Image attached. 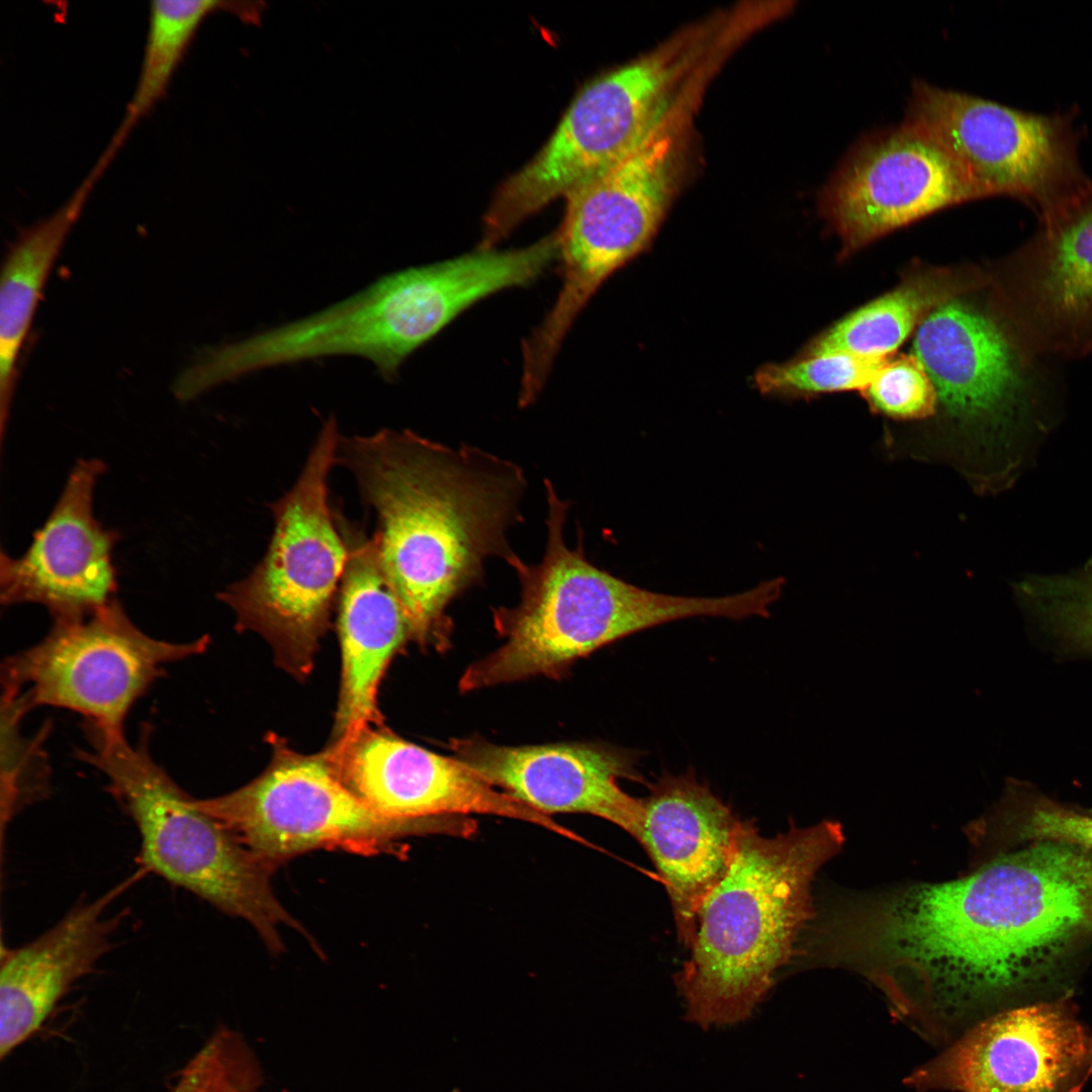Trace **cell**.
Returning <instances> with one entry per match:
<instances>
[{
	"mask_svg": "<svg viewBox=\"0 0 1092 1092\" xmlns=\"http://www.w3.org/2000/svg\"><path fill=\"white\" fill-rule=\"evenodd\" d=\"M336 462L375 512L385 575L423 646H447L449 604L480 582L487 558L516 553L527 481L516 463L477 447L452 448L402 430L340 437Z\"/></svg>",
	"mask_w": 1092,
	"mask_h": 1092,
	"instance_id": "6da1fadb",
	"label": "cell"
},
{
	"mask_svg": "<svg viewBox=\"0 0 1092 1092\" xmlns=\"http://www.w3.org/2000/svg\"><path fill=\"white\" fill-rule=\"evenodd\" d=\"M840 823L791 825L774 837L742 821L730 864L697 913L675 977L686 1018L703 1028L749 1018L815 917L812 885L842 847Z\"/></svg>",
	"mask_w": 1092,
	"mask_h": 1092,
	"instance_id": "7a4b0ae2",
	"label": "cell"
},
{
	"mask_svg": "<svg viewBox=\"0 0 1092 1092\" xmlns=\"http://www.w3.org/2000/svg\"><path fill=\"white\" fill-rule=\"evenodd\" d=\"M547 544L540 562L515 554L507 563L521 586L517 606L492 610L500 647L470 664L461 692H471L535 675L557 677L577 658L630 634L670 621L712 616L728 618L724 596L696 598L641 588L594 565L581 534L575 548L564 542L569 503L544 481Z\"/></svg>",
	"mask_w": 1092,
	"mask_h": 1092,
	"instance_id": "3957f363",
	"label": "cell"
},
{
	"mask_svg": "<svg viewBox=\"0 0 1092 1092\" xmlns=\"http://www.w3.org/2000/svg\"><path fill=\"white\" fill-rule=\"evenodd\" d=\"M89 748L78 758L98 769L106 789L133 822L138 861L148 873L252 924L267 946L282 950V925L302 931L270 886L274 867L202 811L154 759L146 725L139 742L84 725Z\"/></svg>",
	"mask_w": 1092,
	"mask_h": 1092,
	"instance_id": "277c9868",
	"label": "cell"
},
{
	"mask_svg": "<svg viewBox=\"0 0 1092 1092\" xmlns=\"http://www.w3.org/2000/svg\"><path fill=\"white\" fill-rule=\"evenodd\" d=\"M484 295L483 276L466 257L408 268L313 314L207 348L190 376L206 391L264 368L353 355L394 380L413 352Z\"/></svg>",
	"mask_w": 1092,
	"mask_h": 1092,
	"instance_id": "5b68a950",
	"label": "cell"
},
{
	"mask_svg": "<svg viewBox=\"0 0 1092 1092\" xmlns=\"http://www.w3.org/2000/svg\"><path fill=\"white\" fill-rule=\"evenodd\" d=\"M339 440L330 417L294 485L270 505L274 530L265 555L248 576L218 594L238 628L261 634L276 663L297 678L311 670L349 557L328 496Z\"/></svg>",
	"mask_w": 1092,
	"mask_h": 1092,
	"instance_id": "8992f818",
	"label": "cell"
},
{
	"mask_svg": "<svg viewBox=\"0 0 1092 1092\" xmlns=\"http://www.w3.org/2000/svg\"><path fill=\"white\" fill-rule=\"evenodd\" d=\"M695 100L681 94L626 158L566 197L557 231L562 284L551 309L525 340L534 360L553 362L597 289L655 235L674 193L679 143Z\"/></svg>",
	"mask_w": 1092,
	"mask_h": 1092,
	"instance_id": "52a82bcc",
	"label": "cell"
},
{
	"mask_svg": "<svg viewBox=\"0 0 1092 1092\" xmlns=\"http://www.w3.org/2000/svg\"><path fill=\"white\" fill-rule=\"evenodd\" d=\"M208 639L174 642L141 630L117 600L75 620L55 621L48 635L6 658L2 692L30 711L66 709L84 724L123 733L133 705L169 664L200 654Z\"/></svg>",
	"mask_w": 1092,
	"mask_h": 1092,
	"instance_id": "ba28073f",
	"label": "cell"
},
{
	"mask_svg": "<svg viewBox=\"0 0 1092 1092\" xmlns=\"http://www.w3.org/2000/svg\"><path fill=\"white\" fill-rule=\"evenodd\" d=\"M937 144L980 198L1009 195L1048 212L1086 192L1077 136L1061 115L1014 109L915 81L902 122Z\"/></svg>",
	"mask_w": 1092,
	"mask_h": 1092,
	"instance_id": "9c48e42d",
	"label": "cell"
},
{
	"mask_svg": "<svg viewBox=\"0 0 1092 1092\" xmlns=\"http://www.w3.org/2000/svg\"><path fill=\"white\" fill-rule=\"evenodd\" d=\"M273 757L250 784L197 806L274 867L323 847L382 849L406 834L444 827L439 821L400 822L382 817L340 779L328 752L301 754L273 738Z\"/></svg>",
	"mask_w": 1092,
	"mask_h": 1092,
	"instance_id": "30bf717a",
	"label": "cell"
},
{
	"mask_svg": "<svg viewBox=\"0 0 1092 1092\" xmlns=\"http://www.w3.org/2000/svg\"><path fill=\"white\" fill-rule=\"evenodd\" d=\"M654 102L646 86L618 68L575 96L554 132L495 193L477 249L492 250L525 218L598 178L646 136Z\"/></svg>",
	"mask_w": 1092,
	"mask_h": 1092,
	"instance_id": "8fae6325",
	"label": "cell"
},
{
	"mask_svg": "<svg viewBox=\"0 0 1092 1092\" xmlns=\"http://www.w3.org/2000/svg\"><path fill=\"white\" fill-rule=\"evenodd\" d=\"M1092 1076V1032L1066 1001L995 1013L916 1070L919 1090L1081 1092Z\"/></svg>",
	"mask_w": 1092,
	"mask_h": 1092,
	"instance_id": "7c38bea8",
	"label": "cell"
},
{
	"mask_svg": "<svg viewBox=\"0 0 1092 1092\" xmlns=\"http://www.w3.org/2000/svg\"><path fill=\"white\" fill-rule=\"evenodd\" d=\"M978 198L937 144L901 123L853 146L822 189L819 205L848 256L894 230Z\"/></svg>",
	"mask_w": 1092,
	"mask_h": 1092,
	"instance_id": "4fadbf2b",
	"label": "cell"
},
{
	"mask_svg": "<svg viewBox=\"0 0 1092 1092\" xmlns=\"http://www.w3.org/2000/svg\"><path fill=\"white\" fill-rule=\"evenodd\" d=\"M343 783L369 808L400 822L493 815L528 822L570 840L576 834L495 788L455 757L367 726L326 749Z\"/></svg>",
	"mask_w": 1092,
	"mask_h": 1092,
	"instance_id": "5bb4252c",
	"label": "cell"
},
{
	"mask_svg": "<svg viewBox=\"0 0 1092 1092\" xmlns=\"http://www.w3.org/2000/svg\"><path fill=\"white\" fill-rule=\"evenodd\" d=\"M104 464L78 461L55 508L20 557L1 552L0 599L46 607L55 621L85 617L107 605L116 586L117 535L95 518L93 492Z\"/></svg>",
	"mask_w": 1092,
	"mask_h": 1092,
	"instance_id": "9a60e30c",
	"label": "cell"
},
{
	"mask_svg": "<svg viewBox=\"0 0 1092 1092\" xmlns=\"http://www.w3.org/2000/svg\"><path fill=\"white\" fill-rule=\"evenodd\" d=\"M913 352L952 417L997 428L1029 407L1035 374L1028 351L971 303L952 299L932 310L917 328Z\"/></svg>",
	"mask_w": 1092,
	"mask_h": 1092,
	"instance_id": "2e32d148",
	"label": "cell"
},
{
	"mask_svg": "<svg viewBox=\"0 0 1092 1092\" xmlns=\"http://www.w3.org/2000/svg\"><path fill=\"white\" fill-rule=\"evenodd\" d=\"M448 747L455 758L535 811L589 814L635 839L638 835L642 799L618 785L622 778L640 780L627 753L594 743L506 746L476 736L451 739Z\"/></svg>",
	"mask_w": 1092,
	"mask_h": 1092,
	"instance_id": "e0dca14e",
	"label": "cell"
},
{
	"mask_svg": "<svg viewBox=\"0 0 1092 1092\" xmlns=\"http://www.w3.org/2000/svg\"><path fill=\"white\" fill-rule=\"evenodd\" d=\"M649 789L636 840L660 875L679 940L690 947L700 905L725 875L742 821L688 774L662 776Z\"/></svg>",
	"mask_w": 1092,
	"mask_h": 1092,
	"instance_id": "ac0fdd59",
	"label": "cell"
},
{
	"mask_svg": "<svg viewBox=\"0 0 1092 1092\" xmlns=\"http://www.w3.org/2000/svg\"><path fill=\"white\" fill-rule=\"evenodd\" d=\"M131 880L94 899H82L51 928L13 948L2 947L0 1058L29 1039L80 979L111 950L123 912L108 914Z\"/></svg>",
	"mask_w": 1092,
	"mask_h": 1092,
	"instance_id": "d6986e66",
	"label": "cell"
},
{
	"mask_svg": "<svg viewBox=\"0 0 1092 1092\" xmlns=\"http://www.w3.org/2000/svg\"><path fill=\"white\" fill-rule=\"evenodd\" d=\"M345 537L349 557L338 593L342 676L333 743L380 723L376 702L380 680L392 656L411 638L374 537L352 533Z\"/></svg>",
	"mask_w": 1092,
	"mask_h": 1092,
	"instance_id": "ffe728a7",
	"label": "cell"
},
{
	"mask_svg": "<svg viewBox=\"0 0 1092 1092\" xmlns=\"http://www.w3.org/2000/svg\"><path fill=\"white\" fill-rule=\"evenodd\" d=\"M1040 215L1021 275L1027 324L1051 345L1080 350L1092 342V187Z\"/></svg>",
	"mask_w": 1092,
	"mask_h": 1092,
	"instance_id": "44dd1931",
	"label": "cell"
},
{
	"mask_svg": "<svg viewBox=\"0 0 1092 1092\" xmlns=\"http://www.w3.org/2000/svg\"><path fill=\"white\" fill-rule=\"evenodd\" d=\"M103 173L94 166L66 202L27 228L12 245L0 280V429L4 436L16 382V364L49 273L90 191Z\"/></svg>",
	"mask_w": 1092,
	"mask_h": 1092,
	"instance_id": "7402d4cb",
	"label": "cell"
},
{
	"mask_svg": "<svg viewBox=\"0 0 1092 1092\" xmlns=\"http://www.w3.org/2000/svg\"><path fill=\"white\" fill-rule=\"evenodd\" d=\"M982 283L960 269H928L852 311L812 342L807 354L841 352L887 359L936 307Z\"/></svg>",
	"mask_w": 1092,
	"mask_h": 1092,
	"instance_id": "603a6c76",
	"label": "cell"
},
{
	"mask_svg": "<svg viewBox=\"0 0 1092 1092\" xmlns=\"http://www.w3.org/2000/svg\"><path fill=\"white\" fill-rule=\"evenodd\" d=\"M213 0H156L150 3L149 27L136 86L107 149L114 154L138 121L165 95L170 81L202 20L216 9L242 16L237 3Z\"/></svg>",
	"mask_w": 1092,
	"mask_h": 1092,
	"instance_id": "cb8c5ba5",
	"label": "cell"
},
{
	"mask_svg": "<svg viewBox=\"0 0 1092 1092\" xmlns=\"http://www.w3.org/2000/svg\"><path fill=\"white\" fill-rule=\"evenodd\" d=\"M28 709L15 695L1 697V833L24 809L47 799L52 788V767L44 749L51 729L34 736L22 735L20 723Z\"/></svg>",
	"mask_w": 1092,
	"mask_h": 1092,
	"instance_id": "d4e9b609",
	"label": "cell"
},
{
	"mask_svg": "<svg viewBox=\"0 0 1092 1092\" xmlns=\"http://www.w3.org/2000/svg\"><path fill=\"white\" fill-rule=\"evenodd\" d=\"M884 360L841 352L805 353L791 362L762 367L754 376V384L767 395L862 390Z\"/></svg>",
	"mask_w": 1092,
	"mask_h": 1092,
	"instance_id": "484cf974",
	"label": "cell"
},
{
	"mask_svg": "<svg viewBox=\"0 0 1092 1092\" xmlns=\"http://www.w3.org/2000/svg\"><path fill=\"white\" fill-rule=\"evenodd\" d=\"M1020 593L1068 639L1092 650V563L1075 574L1028 578Z\"/></svg>",
	"mask_w": 1092,
	"mask_h": 1092,
	"instance_id": "4316f807",
	"label": "cell"
},
{
	"mask_svg": "<svg viewBox=\"0 0 1092 1092\" xmlns=\"http://www.w3.org/2000/svg\"><path fill=\"white\" fill-rule=\"evenodd\" d=\"M862 392L876 410L898 419L924 418L938 402L930 378L914 356L885 359Z\"/></svg>",
	"mask_w": 1092,
	"mask_h": 1092,
	"instance_id": "83f0119b",
	"label": "cell"
},
{
	"mask_svg": "<svg viewBox=\"0 0 1092 1092\" xmlns=\"http://www.w3.org/2000/svg\"><path fill=\"white\" fill-rule=\"evenodd\" d=\"M1049 831L1058 841L1092 848V810L1063 806L1052 815Z\"/></svg>",
	"mask_w": 1092,
	"mask_h": 1092,
	"instance_id": "f1b7e54d",
	"label": "cell"
}]
</instances>
